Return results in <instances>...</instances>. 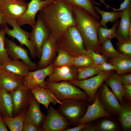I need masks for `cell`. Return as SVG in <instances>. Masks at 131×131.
<instances>
[{
  "instance_id": "1",
  "label": "cell",
  "mask_w": 131,
  "mask_h": 131,
  "mask_svg": "<svg viewBox=\"0 0 131 131\" xmlns=\"http://www.w3.org/2000/svg\"><path fill=\"white\" fill-rule=\"evenodd\" d=\"M39 14L58 43L68 28L76 26L71 5L63 0H53Z\"/></svg>"
},
{
  "instance_id": "2",
  "label": "cell",
  "mask_w": 131,
  "mask_h": 131,
  "mask_svg": "<svg viewBox=\"0 0 131 131\" xmlns=\"http://www.w3.org/2000/svg\"><path fill=\"white\" fill-rule=\"evenodd\" d=\"M70 4L75 26L82 37L86 49H91L100 53L98 35L100 26L99 21L84 8Z\"/></svg>"
},
{
  "instance_id": "3",
  "label": "cell",
  "mask_w": 131,
  "mask_h": 131,
  "mask_svg": "<svg viewBox=\"0 0 131 131\" xmlns=\"http://www.w3.org/2000/svg\"><path fill=\"white\" fill-rule=\"evenodd\" d=\"M57 110L70 123L71 125H78L85 114L88 104L86 101L79 99L67 98L61 100Z\"/></svg>"
},
{
  "instance_id": "4",
  "label": "cell",
  "mask_w": 131,
  "mask_h": 131,
  "mask_svg": "<svg viewBox=\"0 0 131 131\" xmlns=\"http://www.w3.org/2000/svg\"><path fill=\"white\" fill-rule=\"evenodd\" d=\"M46 88L53 93L60 100L67 98L76 99L88 102L87 93L68 81L52 82L46 81Z\"/></svg>"
},
{
  "instance_id": "5",
  "label": "cell",
  "mask_w": 131,
  "mask_h": 131,
  "mask_svg": "<svg viewBox=\"0 0 131 131\" xmlns=\"http://www.w3.org/2000/svg\"><path fill=\"white\" fill-rule=\"evenodd\" d=\"M58 46L74 57L86 54L82 39L75 26L68 29L58 43Z\"/></svg>"
},
{
  "instance_id": "6",
  "label": "cell",
  "mask_w": 131,
  "mask_h": 131,
  "mask_svg": "<svg viewBox=\"0 0 131 131\" xmlns=\"http://www.w3.org/2000/svg\"><path fill=\"white\" fill-rule=\"evenodd\" d=\"M114 71H102L98 74L86 79L68 81L82 89L87 93L89 99L88 104L90 105L94 101L99 87L107 77Z\"/></svg>"
},
{
  "instance_id": "7",
  "label": "cell",
  "mask_w": 131,
  "mask_h": 131,
  "mask_svg": "<svg viewBox=\"0 0 131 131\" xmlns=\"http://www.w3.org/2000/svg\"><path fill=\"white\" fill-rule=\"evenodd\" d=\"M41 125L42 131H63L70 128L71 125L69 121L52 105H49Z\"/></svg>"
},
{
  "instance_id": "8",
  "label": "cell",
  "mask_w": 131,
  "mask_h": 131,
  "mask_svg": "<svg viewBox=\"0 0 131 131\" xmlns=\"http://www.w3.org/2000/svg\"><path fill=\"white\" fill-rule=\"evenodd\" d=\"M51 34L50 29L39 13L36 24L32 28L29 39L35 48L39 59L41 56L42 47Z\"/></svg>"
},
{
  "instance_id": "9",
  "label": "cell",
  "mask_w": 131,
  "mask_h": 131,
  "mask_svg": "<svg viewBox=\"0 0 131 131\" xmlns=\"http://www.w3.org/2000/svg\"><path fill=\"white\" fill-rule=\"evenodd\" d=\"M5 19L7 24L11 26L13 28L10 29L8 27L3 28L6 34L16 39L21 45L25 46L29 50L31 57L33 59L36 58L37 56V53L35 48L30 40V33L22 29L16 20L9 18Z\"/></svg>"
},
{
  "instance_id": "10",
  "label": "cell",
  "mask_w": 131,
  "mask_h": 131,
  "mask_svg": "<svg viewBox=\"0 0 131 131\" xmlns=\"http://www.w3.org/2000/svg\"><path fill=\"white\" fill-rule=\"evenodd\" d=\"M28 6V3L23 0H0V12L5 19L17 21L25 14Z\"/></svg>"
},
{
  "instance_id": "11",
  "label": "cell",
  "mask_w": 131,
  "mask_h": 131,
  "mask_svg": "<svg viewBox=\"0 0 131 131\" xmlns=\"http://www.w3.org/2000/svg\"><path fill=\"white\" fill-rule=\"evenodd\" d=\"M10 93L12 100L14 117L25 112L33 96L30 90L23 85Z\"/></svg>"
},
{
  "instance_id": "12",
  "label": "cell",
  "mask_w": 131,
  "mask_h": 131,
  "mask_svg": "<svg viewBox=\"0 0 131 131\" xmlns=\"http://www.w3.org/2000/svg\"><path fill=\"white\" fill-rule=\"evenodd\" d=\"M100 101L105 109L117 117L121 108L115 96L104 82L98 90Z\"/></svg>"
},
{
  "instance_id": "13",
  "label": "cell",
  "mask_w": 131,
  "mask_h": 131,
  "mask_svg": "<svg viewBox=\"0 0 131 131\" xmlns=\"http://www.w3.org/2000/svg\"><path fill=\"white\" fill-rule=\"evenodd\" d=\"M54 67L52 63L46 67L29 71L24 78V85L30 90L38 86L46 88L45 79L52 73Z\"/></svg>"
},
{
  "instance_id": "14",
  "label": "cell",
  "mask_w": 131,
  "mask_h": 131,
  "mask_svg": "<svg viewBox=\"0 0 131 131\" xmlns=\"http://www.w3.org/2000/svg\"><path fill=\"white\" fill-rule=\"evenodd\" d=\"M5 45L7 54L11 59L21 60L28 66L30 70L38 69L37 65L30 59L27 49L18 45L14 42L6 37Z\"/></svg>"
},
{
  "instance_id": "15",
  "label": "cell",
  "mask_w": 131,
  "mask_h": 131,
  "mask_svg": "<svg viewBox=\"0 0 131 131\" xmlns=\"http://www.w3.org/2000/svg\"><path fill=\"white\" fill-rule=\"evenodd\" d=\"M112 116L110 113L105 109L101 103L98 90L94 101L91 104H88L86 112L78 124L94 121L101 117Z\"/></svg>"
},
{
  "instance_id": "16",
  "label": "cell",
  "mask_w": 131,
  "mask_h": 131,
  "mask_svg": "<svg viewBox=\"0 0 131 131\" xmlns=\"http://www.w3.org/2000/svg\"><path fill=\"white\" fill-rule=\"evenodd\" d=\"M53 0H31L28 3L27 8L23 16L16 21L20 26L27 24L32 28L35 25V17L37 13Z\"/></svg>"
},
{
  "instance_id": "17",
  "label": "cell",
  "mask_w": 131,
  "mask_h": 131,
  "mask_svg": "<svg viewBox=\"0 0 131 131\" xmlns=\"http://www.w3.org/2000/svg\"><path fill=\"white\" fill-rule=\"evenodd\" d=\"M58 48L57 41L51 34L42 47L37 65L38 69L46 67L53 63L57 53Z\"/></svg>"
},
{
  "instance_id": "18",
  "label": "cell",
  "mask_w": 131,
  "mask_h": 131,
  "mask_svg": "<svg viewBox=\"0 0 131 131\" xmlns=\"http://www.w3.org/2000/svg\"><path fill=\"white\" fill-rule=\"evenodd\" d=\"M119 21L115 38L118 41L131 40V3L123 10Z\"/></svg>"
},
{
  "instance_id": "19",
  "label": "cell",
  "mask_w": 131,
  "mask_h": 131,
  "mask_svg": "<svg viewBox=\"0 0 131 131\" xmlns=\"http://www.w3.org/2000/svg\"><path fill=\"white\" fill-rule=\"evenodd\" d=\"M46 115L41 112L39 104L33 96L24 115V122L30 123L42 131L41 125Z\"/></svg>"
},
{
  "instance_id": "20",
  "label": "cell",
  "mask_w": 131,
  "mask_h": 131,
  "mask_svg": "<svg viewBox=\"0 0 131 131\" xmlns=\"http://www.w3.org/2000/svg\"><path fill=\"white\" fill-rule=\"evenodd\" d=\"M77 67L69 65L55 66L53 72L48 76L47 81L57 82L76 80Z\"/></svg>"
},
{
  "instance_id": "21",
  "label": "cell",
  "mask_w": 131,
  "mask_h": 131,
  "mask_svg": "<svg viewBox=\"0 0 131 131\" xmlns=\"http://www.w3.org/2000/svg\"><path fill=\"white\" fill-rule=\"evenodd\" d=\"M33 96L39 104L43 105L46 109L48 108L50 103L54 105L59 104L62 102L48 89L40 86L33 88L30 90Z\"/></svg>"
},
{
  "instance_id": "22",
  "label": "cell",
  "mask_w": 131,
  "mask_h": 131,
  "mask_svg": "<svg viewBox=\"0 0 131 131\" xmlns=\"http://www.w3.org/2000/svg\"><path fill=\"white\" fill-rule=\"evenodd\" d=\"M24 85V78L9 72L0 71V87L10 92Z\"/></svg>"
},
{
  "instance_id": "23",
  "label": "cell",
  "mask_w": 131,
  "mask_h": 131,
  "mask_svg": "<svg viewBox=\"0 0 131 131\" xmlns=\"http://www.w3.org/2000/svg\"><path fill=\"white\" fill-rule=\"evenodd\" d=\"M2 70L6 71L20 77L24 78L30 69L25 62L19 60L4 62L1 65Z\"/></svg>"
},
{
  "instance_id": "24",
  "label": "cell",
  "mask_w": 131,
  "mask_h": 131,
  "mask_svg": "<svg viewBox=\"0 0 131 131\" xmlns=\"http://www.w3.org/2000/svg\"><path fill=\"white\" fill-rule=\"evenodd\" d=\"M113 116L102 117L94 121L96 131H123L118 119Z\"/></svg>"
},
{
  "instance_id": "25",
  "label": "cell",
  "mask_w": 131,
  "mask_h": 131,
  "mask_svg": "<svg viewBox=\"0 0 131 131\" xmlns=\"http://www.w3.org/2000/svg\"><path fill=\"white\" fill-rule=\"evenodd\" d=\"M121 109L118 119L122 131H130L131 128V102L123 99L120 104Z\"/></svg>"
},
{
  "instance_id": "26",
  "label": "cell",
  "mask_w": 131,
  "mask_h": 131,
  "mask_svg": "<svg viewBox=\"0 0 131 131\" xmlns=\"http://www.w3.org/2000/svg\"><path fill=\"white\" fill-rule=\"evenodd\" d=\"M104 82L110 88L120 104L123 99V87L119 75L114 71L107 77Z\"/></svg>"
},
{
  "instance_id": "27",
  "label": "cell",
  "mask_w": 131,
  "mask_h": 131,
  "mask_svg": "<svg viewBox=\"0 0 131 131\" xmlns=\"http://www.w3.org/2000/svg\"><path fill=\"white\" fill-rule=\"evenodd\" d=\"M109 62L115 66V71L119 75L131 72V57L121 54L110 58Z\"/></svg>"
},
{
  "instance_id": "28",
  "label": "cell",
  "mask_w": 131,
  "mask_h": 131,
  "mask_svg": "<svg viewBox=\"0 0 131 131\" xmlns=\"http://www.w3.org/2000/svg\"><path fill=\"white\" fill-rule=\"evenodd\" d=\"M0 113L2 116L14 117L13 103L11 95L8 92L0 87Z\"/></svg>"
},
{
  "instance_id": "29",
  "label": "cell",
  "mask_w": 131,
  "mask_h": 131,
  "mask_svg": "<svg viewBox=\"0 0 131 131\" xmlns=\"http://www.w3.org/2000/svg\"><path fill=\"white\" fill-rule=\"evenodd\" d=\"M95 11L97 13L101 16L102 18L99 21L100 25L106 28L108 27L106 24L108 22H114L119 18H120L122 15V11L112 12L106 11L101 9L98 6H95L94 7Z\"/></svg>"
},
{
  "instance_id": "30",
  "label": "cell",
  "mask_w": 131,
  "mask_h": 131,
  "mask_svg": "<svg viewBox=\"0 0 131 131\" xmlns=\"http://www.w3.org/2000/svg\"><path fill=\"white\" fill-rule=\"evenodd\" d=\"M102 71L99 65L94 64L88 66L77 67L76 80L86 79L97 75Z\"/></svg>"
},
{
  "instance_id": "31",
  "label": "cell",
  "mask_w": 131,
  "mask_h": 131,
  "mask_svg": "<svg viewBox=\"0 0 131 131\" xmlns=\"http://www.w3.org/2000/svg\"><path fill=\"white\" fill-rule=\"evenodd\" d=\"M25 112L13 117L2 115L3 121L10 131H22Z\"/></svg>"
},
{
  "instance_id": "32",
  "label": "cell",
  "mask_w": 131,
  "mask_h": 131,
  "mask_svg": "<svg viewBox=\"0 0 131 131\" xmlns=\"http://www.w3.org/2000/svg\"><path fill=\"white\" fill-rule=\"evenodd\" d=\"M70 4L76 5L85 9L90 13L98 20L100 17L95 11L94 6L95 5H101V4L96 2L93 0H63Z\"/></svg>"
},
{
  "instance_id": "33",
  "label": "cell",
  "mask_w": 131,
  "mask_h": 131,
  "mask_svg": "<svg viewBox=\"0 0 131 131\" xmlns=\"http://www.w3.org/2000/svg\"><path fill=\"white\" fill-rule=\"evenodd\" d=\"M119 22L118 19L114 22L112 27L110 29L100 26L98 30V35L99 42L100 45L104 41L108 39L111 40L115 38Z\"/></svg>"
},
{
  "instance_id": "34",
  "label": "cell",
  "mask_w": 131,
  "mask_h": 131,
  "mask_svg": "<svg viewBox=\"0 0 131 131\" xmlns=\"http://www.w3.org/2000/svg\"><path fill=\"white\" fill-rule=\"evenodd\" d=\"M57 55L53 62L54 66H71L74 56L63 49L58 48Z\"/></svg>"
},
{
  "instance_id": "35",
  "label": "cell",
  "mask_w": 131,
  "mask_h": 131,
  "mask_svg": "<svg viewBox=\"0 0 131 131\" xmlns=\"http://www.w3.org/2000/svg\"><path fill=\"white\" fill-rule=\"evenodd\" d=\"M111 39H108L103 41L100 47V53L107 58L118 56L121 54L114 47Z\"/></svg>"
},
{
  "instance_id": "36",
  "label": "cell",
  "mask_w": 131,
  "mask_h": 131,
  "mask_svg": "<svg viewBox=\"0 0 131 131\" xmlns=\"http://www.w3.org/2000/svg\"><path fill=\"white\" fill-rule=\"evenodd\" d=\"M94 64L91 58L86 54L74 57L71 66L78 67Z\"/></svg>"
},
{
  "instance_id": "37",
  "label": "cell",
  "mask_w": 131,
  "mask_h": 131,
  "mask_svg": "<svg viewBox=\"0 0 131 131\" xmlns=\"http://www.w3.org/2000/svg\"><path fill=\"white\" fill-rule=\"evenodd\" d=\"M6 32L2 27L0 29V64L1 65L4 61L11 59L8 56L5 45Z\"/></svg>"
},
{
  "instance_id": "38",
  "label": "cell",
  "mask_w": 131,
  "mask_h": 131,
  "mask_svg": "<svg viewBox=\"0 0 131 131\" xmlns=\"http://www.w3.org/2000/svg\"><path fill=\"white\" fill-rule=\"evenodd\" d=\"M87 50L86 54L92 59L94 64L99 65L105 62H107L108 58L102 54L91 49Z\"/></svg>"
},
{
  "instance_id": "39",
  "label": "cell",
  "mask_w": 131,
  "mask_h": 131,
  "mask_svg": "<svg viewBox=\"0 0 131 131\" xmlns=\"http://www.w3.org/2000/svg\"><path fill=\"white\" fill-rule=\"evenodd\" d=\"M116 44L119 52L123 55L131 57V40L118 41Z\"/></svg>"
},
{
  "instance_id": "40",
  "label": "cell",
  "mask_w": 131,
  "mask_h": 131,
  "mask_svg": "<svg viewBox=\"0 0 131 131\" xmlns=\"http://www.w3.org/2000/svg\"><path fill=\"white\" fill-rule=\"evenodd\" d=\"M101 2L103 3L106 5L107 8H111L115 11H122L125 9L131 3V0H124V1L121 3L120 8L118 9L111 7L106 4L104 2V0H99Z\"/></svg>"
},
{
  "instance_id": "41",
  "label": "cell",
  "mask_w": 131,
  "mask_h": 131,
  "mask_svg": "<svg viewBox=\"0 0 131 131\" xmlns=\"http://www.w3.org/2000/svg\"><path fill=\"white\" fill-rule=\"evenodd\" d=\"M123 86V98L131 102V84H125Z\"/></svg>"
},
{
  "instance_id": "42",
  "label": "cell",
  "mask_w": 131,
  "mask_h": 131,
  "mask_svg": "<svg viewBox=\"0 0 131 131\" xmlns=\"http://www.w3.org/2000/svg\"><path fill=\"white\" fill-rule=\"evenodd\" d=\"M123 85L131 84V73H127L119 75Z\"/></svg>"
},
{
  "instance_id": "43",
  "label": "cell",
  "mask_w": 131,
  "mask_h": 131,
  "mask_svg": "<svg viewBox=\"0 0 131 131\" xmlns=\"http://www.w3.org/2000/svg\"><path fill=\"white\" fill-rule=\"evenodd\" d=\"M22 131H41L32 124L28 122H24Z\"/></svg>"
},
{
  "instance_id": "44",
  "label": "cell",
  "mask_w": 131,
  "mask_h": 131,
  "mask_svg": "<svg viewBox=\"0 0 131 131\" xmlns=\"http://www.w3.org/2000/svg\"><path fill=\"white\" fill-rule=\"evenodd\" d=\"M99 65L102 71H108L115 70V66L109 62H104Z\"/></svg>"
},
{
  "instance_id": "45",
  "label": "cell",
  "mask_w": 131,
  "mask_h": 131,
  "mask_svg": "<svg viewBox=\"0 0 131 131\" xmlns=\"http://www.w3.org/2000/svg\"><path fill=\"white\" fill-rule=\"evenodd\" d=\"M82 131H96L94 121L87 123Z\"/></svg>"
},
{
  "instance_id": "46",
  "label": "cell",
  "mask_w": 131,
  "mask_h": 131,
  "mask_svg": "<svg viewBox=\"0 0 131 131\" xmlns=\"http://www.w3.org/2000/svg\"><path fill=\"white\" fill-rule=\"evenodd\" d=\"M87 123L80 124L73 128H69L65 129L63 131H82Z\"/></svg>"
},
{
  "instance_id": "47",
  "label": "cell",
  "mask_w": 131,
  "mask_h": 131,
  "mask_svg": "<svg viewBox=\"0 0 131 131\" xmlns=\"http://www.w3.org/2000/svg\"><path fill=\"white\" fill-rule=\"evenodd\" d=\"M8 131V130L3 121L2 115L0 113V131Z\"/></svg>"
},
{
  "instance_id": "48",
  "label": "cell",
  "mask_w": 131,
  "mask_h": 131,
  "mask_svg": "<svg viewBox=\"0 0 131 131\" xmlns=\"http://www.w3.org/2000/svg\"><path fill=\"white\" fill-rule=\"evenodd\" d=\"M5 19L1 15L0 12V26L1 27L4 28L8 27Z\"/></svg>"
},
{
  "instance_id": "49",
  "label": "cell",
  "mask_w": 131,
  "mask_h": 131,
  "mask_svg": "<svg viewBox=\"0 0 131 131\" xmlns=\"http://www.w3.org/2000/svg\"><path fill=\"white\" fill-rule=\"evenodd\" d=\"M2 70V66L0 64V71Z\"/></svg>"
},
{
  "instance_id": "50",
  "label": "cell",
  "mask_w": 131,
  "mask_h": 131,
  "mask_svg": "<svg viewBox=\"0 0 131 131\" xmlns=\"http://www.w3.org/2000/svg\"></svg>"
},
{
  "instance_id": "51",
  "label": "cell",
  "mask_w": 131,
  "mask_h": 131,
  "mask_svg": "<svg viewBox=\"0 0 131 131\" xmlns=\"http://www.w3.org/2000/svg\"></svg>"
}]
</instances>
